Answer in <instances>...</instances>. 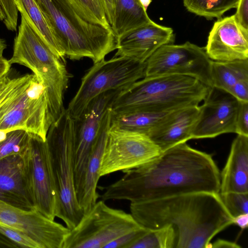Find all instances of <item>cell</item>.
Returning <instances> with one entry per match:
<instances>
[{"instance_id":"cell-1","label":"cell","mask_w":248,"mask_h":248,"mask_svg":"<svg viewBox=\"0 0 248 248\" xmlns=\"http://www.w3.org/2000/svg\"><path fill=\"white\" fill-rule=\"evenodd\" d=\"M123 172L120 179L104 188L102 200L131 202L193 192L219 193L220 171L212 155L186 142Z\"/></svg>"},{"instance_id":"cell-2","label":"cell","mask_w":248,"mask_h":248,"mask_svg":"<svg viewBox=\"0 0 248 248\" xmlns=\"http://www.w3.org/2000/svg\"><path fill=\"white\" fill-rule=\"evenodd\" d=\"M130 213L141 226L155 230L171 226L175 248H210L218 233L233 224L219 193L199 192L131 202Z\"/></svg>"},{"instance_id":"cell-3","label":"cell","mask_w":248,"mask_h":248,"mask_svg":"<svg viewBox=\"0 0 248 248\" xmlns=\"http://www.w3.org/2000/svg\"><path fill=\"white\" fill-rule=\"evenodd\" d=\"M34 0L70 60L94 63L116 49L113 31L97 24L76 0Z\"/></svg>"},{"instance_id":"cell-4","label":"cell","mask_w":248,"mask_h":248,"mask_svg":"<svg viewBox=\"0 0 248 248\" xmlns=\"http://www.w3.org/2000/svg\"><path fill=\"white\" fill-rule=\"evenodd\" d=\"M209 87L196 78L179 75L144 77L122 90L113 101L114 112L140 109L162 112L199 105Z\"/></svg>"},{"instance_id":"cell-5","label":"cell","mask_w":248,"mask_h":248,"mask_svg":"<svg viewBox=\"0 0 248 248\" xmlns=\"http://www.w3.org/2000/svg\"><path fill=\"white\" fill-rule=\"evenodd\" d=\"M21 14V23L15 39L13 53L8 60L31 70L47 90L51 113L55 121L63 108L64 92L70 76L64 61L57 57L42 38L27 17Z\"/></svg>"},{"instance_id":"cell-6","label":"cell","mask_w":248,"mask_h":248,"mask_svg":"<svg viewBox=\"0 0 248 248\" xmlns=\"http://www.w3.org/2000/svg\"><path fill=\"white\" fill-rule=\"evenodd\" d=\"M76 120L64 108L47 133L50 159L59 197L56 217L70 230L84 215L77 198L74 183Z\"/></svg>"},{"instance_id":"cell-7","label":"cell","mask_w":248,"mask_h":248,"mask_svg":"<svg viewBox=\"0 0 248 248\" xmlns=\"http://www.w3.org/2000/svg\"><path fill=\"white\" fill-rule=\"evenodd\" d=\"M54 121L47 90L33 74L21 76L0 106V131L23 129L46 141Z\"/></svg>"},{"instance_id":"cell-8","label":"cell","mask_w":248,"mask_h":248,"mask_svg":"<svg viewBox=\"0 0 248 248\" xmlns=\"http://www.w3.org/2000/svg\"><path fill=\"white\" fill-rule=\"evenodd\" d=\"M145 62L122 56L94 63L66 109L76 121L96 96L111 90H123L145 76Z\"/></svg>"},{"instance_id":"cell-9","label":"cell","mask_w":248,"mask_h":248,"mask_svg":"<svg viewBox=\"0 0 248 248\" xmlns=\"http://www.w3.org/2000/svg\"><path fill=\"white\" fill-rule=\"evenodd\" d=\"M141 226L131 213L97 202L70 230L63 248H104L110 242Z\"/></svg>"},{"instance_id":"cell-10","label":"cell","mask_w":248,"mask_h":248,"mask_svg":"<svg viewBox=\"0 0 248 248\" xmlns=\"http://www.w3.org/2000/svg\"><path fill=\"white\" fill-rule=\"evenodd\" d=\"M20 155L35 209L54 220L58 209L59 197L46 140L30 133L27 146Z\"/></svg>"},{"instance_id":"cell-11","label":"cell","mask_w":248,"mask_h":248,"mask_svg":"<svg viewBox=\"0 0 248 248\" xmlns=\"http://www.w3.org/2000/svg\"><path fill=\"white\" fill-rule=\"evenodd\" d=\"M212 61L204 47L190 42L166 44L158 48L145 62L144 77L162 75L186 76L211 87Z\"/></svg>"},{"instance_id":"cell-12","label":"cell","mask_w":248,"mask_h":248,"mask_svg":"<svg viewBox=\"0 0 248 248\" xmlns=\"http://www.w3.org/2000/svg\"><path fill=\"white\" fill-rule=\"evenodd\" d=\"M162 152L146 135L110 127L102 157L100 175L102 177L138 167Z\"/></svg>"},{"instance_id":"cell-13","label":"cell","mask_w":248,"mask_h":248,"mask_svg":"<svg viewBox=\"0 0 248 248\" xmlns=\"http://www.w3.org/2000/svg\"><path fill=\"white\" fill-rule=\"evenodd\" d=\"M122 90H111L94 98L76 124L74 156V183L77 198L82 191L85 172L92 148L99 133L104 118Z\"/></svg>"},{"instance_id":"cell-14","label":"cell","mask_w":248,"mask_h":248,"mask_svg":"<svg viewBox=\"0 0 248 248\" xmlns=\"http://www.w3.org/2000/svg\"><path fill=\"white\" fill-rule=\"evenodd\" d=\"M0 223L29 237L41 248H63L70 231L36 209L24 210L1 200Z\"/></svg>"},{"instance_id":"cell-15","label":"cell","mask_w":248,"mask_h":248,"mask_svg":"<svg viewBox=\"0 0 248 248\" xmlns=\"http://www.w3.org/2000/svg\"><path fill=\"white\" fill-rule=\"evenodd\" d=\"M202 102L191 139L213 138L235 133L238 100L229 93L213 86L209 87Z\"/></svg>"},{"instance_id":"cell-16","label":"cell","mask_w":248,"mask_h":248,"mask_svg":"<svg viewBox=\"0 0 248 248\" xmlns=\"http://www.w3.org/2000/svg\"><path fill=\"white\" fill-rule=\"evenodd\" d=\"M204 48L212 61L248 59V29L238 22L234 15L218 18L209 33Z\"/></svg>"},{"instance_id":"cell-17","label":"cell","mask_w":248,"mask_h":248,"mask_svg":"<svg viewBox=\"0 0 248 248\" xmlns=\"http://www.w3.org/2000/svg\"><path fill=\"white\" fill-rule=\"evenodd\" d=\"M116 41L117 51L114 56L145 62L160 46L173 44L174 34L171 28L152 20L116 37Z\"/></svg>"},{"instance_id":"cell-18","label":"cell","mask_w":248,"mask_h":248,"mask_svg":"<svg viewBox=\"0 0 248 248\" xmlns=\"http://www.w3.org/2000/svg\"><path fill=\"white\" fill-rule=\"evenodd\" d=\"M200 112L199 105L171 111L148 137L162 152L178 144L186 142L191 139Z\"/></svg>"},{"instance_id":"cell-19","label":"cell","mask_w":248,"mask_h":248,"mask_svg":"<svg viewBox=\"0 0 248 248\" xmlns=\"http://www.w3.org/2000/svg\"><path fill=\"white\" fill-rule=\"evenodd\" d=\"M0 200L24 210L35 209L31 197L20 155L0 160Z\"/></svg>"},{"instance_id":"cell-20","label":"cell","mask_w":248,"mask_h":248,"mask_svg":"<svg viewBox=\"0 0 248 248\" xmlns=\"http://www.w3.org/2000/svg\"><path fill=\"white\" fill-rule=\"evenodd\" d=\"M220 177L219 194L248 193V136L234 139Z\"/></svg>"},{"instance_id":"cell-21","label":"cell","mask_w":248,"mask_h":248,"mask_svg":"<svg viewBox=\"0 0 248 248\" xmlns=\"http://www.w3.org/2000/svg\"><path fill=\"white\" fill-rule=\"evenodd\" d=\"M111 108L108 110L102 123L98 136L92 148L89 157L78 204L84 212H88L97 202L99 195L96 191L101 177L100 170L102 157L110 127Z\"/></svg>"},{"instance_id":"cell-22","label":"cell","mask_w":248,"mask_h":248,"mask_svg":"<svg viewBox=\"0 0 248 248\" xmlns=\"http://www.w3.org/2000/svg\"><path fill=\"white\" fill-rule=\"evenodd\" d=\"M170 112H157L140 109L114 112L111 109L110 128L148 136Z\"/></svg>"},{"instance_id":"cell-23","label":"cell","mask_w":248,"mask_h":248,"mask_svg":"<svg viewBox=\"0 0 248 248\" xmlns=\"http://www.w3.org/2000/svg\"><path fill=\"white\" fill-rule=\"evenodd\" d=\"M17 9L36 29L45 43L59 58L64 61V50L34 0H15Z\"/></svg>"},{"instance_id":"cell-24","label":"cell","mask_w":248,"mask_h":248,"mask_svg":"<svg viewBox=\"0 0 248 248\" xmlns=\"http://www.w3.org/2000/svg\"><path fill=\"white\" fill-rule=\"evenodd\" d=\"M116 7L111 27L116 37L152 21L139 0H116Z\"/></svg>"},{"instance_id":"cell-25","label":"cell","mask_w":248,"mask_h":248,"mask_svg":"<svg viewBox=\"0 0 248 248\" xmlns=\"http://www.w3.org/2000/svg\"><path fill=\"white\" fill-rule=\"evenodd\" d=\"M211 75L213 86L229 93L238 81L248 78V59L212 61Z\"/></svg>"},{"instance_id":"cell-26","label":"cell","mask_w":248,"mask_h":248,"mask_svg":"<svg viewBox=\"0 0 248 248\" xmlns=\"http://www.w3.org/2000/svg\"><path fill=\"white\" fill-rule=\"evenodd\" d=\"M240 0H183L187 11L207 19L220 18L227 11L236 8Z\"/></svg>"},{"instance_id":"cell-27","label":"cell","mask_w":248,"mask_h":248,"mask_svg":"<svg viewBox=\"0 0 248 248\" xmlns=\"http://www.w3.org/2000/svg\"><path fill=\"white\" fill-rule=\"evenodd\" d=\"M175 234L172 227L165 226L149 230L130 248H175Z\"/></svg>"},{"instance_id":"cell-28","label":"cell","mask_w":248,"mask_h":248,"mask_svg":"<svg viewBox=\"0 0 248 248\" xmlns=\"http://www.w3.org/2000/svg\"><path fill=\"white\" fill-rule=\"evenodd\" d=\"M30 135L23 129L0 131V160L9 155H20L27 146Z\"/></svg>"},{"instance_id":"cell-29","label":"cell","mask_w":248,"mask_h":248,"mask_svg":"<svg viewBox=\"0 0 248 248\" xmlns=\"http://www.w3.org/2000/svg\"><path fill=\"white\" fill-rule=\"evenodd\" d=\"M219 195L233 218L240 214H248V193L228 192Z\"/></svg>"},{"instance_id":"cell-30","label":"cell","mask_w":248,"mask_h":248,"mask_svg":"<svg viewBox=\"0 0 248 248\" xmlns=\"http://www.w3.org/2000/svg\"><path fill=\"white\" fill-rule=\"evenodd\" d=\"M76 0L93 18L97 24L107 29L112 30L107 19L102 0Z\"/></svg>"},{"instance_id":"cell-31","label":"cell","mask_w":248,"mask_h":248,"mask_svg":"<svg viewBox=\"0 0 248 248\" xmlns=\"http://www.w3.org/2000/svg\"><path fill=\"white\" fill-rule=\"evenodd\" d=\"M0 237L15 244L18 247L41 248L33 240L16 230L0 223Z\"/></svg>"},{"instance_id":"cell-32","label":"cell","mask_w":248,"mask_h":248,"mask_svg":"<svg viewBox=\"0 0 248 248\" xmlns=\"http://www.w3.org/2000/svg\"><path fill=\"white\" fill-rule=\"evenodd\" d=\"M0 7L3 16L2 22L6 28L11 31H16L18 11L15 0H0Z\"/></svg>"},{"instance_id":"cell-33","label":"cell","mask_w":248,"mask_h":248,"mask_svg":"<svg viewBox=\"0 0 248 248\" xmlns=\"http://www.w3.org/2000/svg\"><path fill=\"white\" fill-rule=\"evenodd\" d=\"M148 230V229L140 226L110 242L104 247V248H130L131 246Z\"/></svg>"},{"instance_id":"cell-34","label":"cell","mask_w":248,"mask_h":248,"mask_svg":"<svg viewBox=\"0 0 248 248\" xmlns=\"http://www.w3.org/2000/svg\"><path fill=\"white\" fill-rule=\"evenodd\" d=\"M235 133L248 136V102L239 101Z\"/></svg>"},{"instance_id":"cell-35","label":"cell","mask_w":248,"mask_h":248,"mask_svg":"<svg viewBox=\"0 0 248 248\" xmlns=\"http://www.w3.org/2000/svg\"><path fill=\"white\" fill-rule=\"evenodd\" d=\"M21 76L12 77L9 72L0 79V106L19 83Z\"/></svg>"},{"instance_id":"cell-36","label":"cell","mask_w":248,"mask_h":248,"mask_svg":"<svg viewBox=\"0 0 248 248\" xmlns=\"http://www.w3.org/2000/svg\"><path fill=\"white\" fill-rule=\"evenodd\" d=\"M229 93L239 101L248 102V78L238 81Z\"/></svg>"},{"instance_id":"cell-37","label":"cell","mask_w":248,"mask_h":248,"mask_svg":"<svg viewBox=\"0 0 248 248\" xmlns=\"http://www.w3.org/2000/svg\"><path fill=\"white\" fill-rule=\"evenodd\" d=\"M234 15L238 22L248 29V0H240Z\"/></svg>"},{"instance_id":"cell-38","label":"cell","mask_w":248,"mask_h":248,"mask_svg":"<svg viewBox=\"0 0 248 248\" xmlns=\"http://www.w3.org/2000/svg\"><path fill=\"white\" fill-rule=\"evenodd\" d=\"M107 19L111 26L113 24L116 7V0H102Z\"/></svg>"},{"instance_id":"cell-39","label":"cell","mask_w":248,"mask_h":248,"mask_svg":"<svg viewBox=\"0 0 248 248\" xmlns=\"http://www.w3.org/2000/svg\"><path fill=\"white\" fill-rule=\"evenodd\" d=\"M241 247L237 243L229 240L218 239L210 243V248H240Z\"/></svg>"},{"instance_id":"cell-40","label":"cell","mask_w":248,"mask_h":248,"mask_svg":"<svg viewBox=\"0 0 248 248\" xmlns=\"http://www.w3.org/2000/svg\"><path fill=\"white\" fill-rule=\"evenodd\" d=\"M233 224H236L241 229H245L248 226V214H242L233 218Z\"/></svg>"},{"instance_id":"cell-41","label":"cell","mask_w":248,"mask_h":248,"mask_svg":"<svg viewBox=\"0 0 248 248\" xmlns=\"http://www.w3.org/2000/svg\"><path fill=\"white\" fill-rule=\"evenodd\" d=\"M10 67L8 60L3 56L0 57V79L9 72Z\"/></svg>"},{"instance_id":"cell-42","label":"cell","mask_w":248,"mask_h":248,"mask_svg":"<svg viewBox=\"0 0 248 248\" xmlns=\"http://www.w3.org/2000/svg\"><path fill=\"white\" fill-rule=\"evenodd\" d=\"M0 246H6L12 248L18 247L15 244L11 241L1 237H0Z\"/></svg>"},{"instance_id":"cell-43","label":"cell","mask_w":248,"mask_h":248,"mask_svg":"<svg viewBox=\"0 0 248 248\" xmlns=\"http://www.w3.org/2000/svg\"><path fill=\"white\" fill-rule=\"evenodd\" d=\"M6 47L5 41L0 38V57L3 56V53Z\"/></svg>"},{"instance_id":"cell-44","label":"cell","mask_w":248,"mask_h":248,"mask_svg":"<svg viewBox=\"0 0 248 248\" xmlns=\"http://www.w3.org/2000/svg\"><path fill=\"white\" fill-rule=\"evenodd\" d=\"M141 5L146 10L152 0H139Z\"/></svg>"}]
</instances>
